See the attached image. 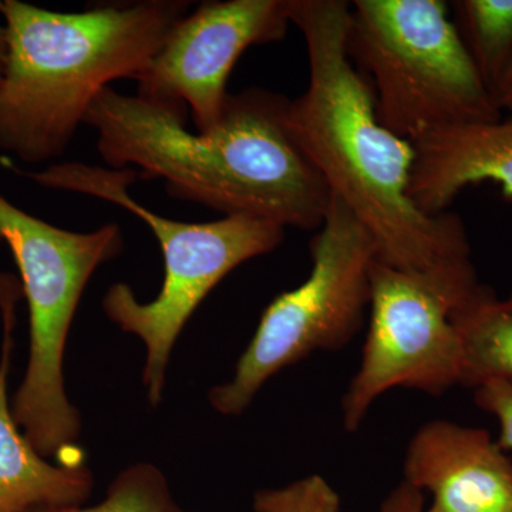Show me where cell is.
I'll list each match as a JSON object with an SVG mask.
<instances>
[{
    "label": "cell",
    "mask_w": 512,
    "mask_h": 512,
    "mask_svg": "<svg viewBox=\"0 0 512 512\" xmlns=\"http://www.w3.org/2000/svg\"><path fill=\"white\" fill-rule=\"evenodd\" d=\"M493 97L501 113L508 111L512 116V59L503 76L495 84Z\"/></svg>",
    "instance_id": "d6986e66"
},
{
    "label": "cell",
    "mask_w": 512,
    "mask_h": 512,
    "mask_svg": "<svg viewBox=\"0 0 512 512\" xmlns=\"http://www.w3.org/2000/svg\"><path fill=\"white\" fill-rule=\"evenodd\" d=\"M30 512H187L175 501L160 468L138 463L121 471L107 488L106 497L90 507L37 508Z\"/></svg>",
    "instance_id": "9a60e30c"
},
{
    "label": "cell",
    "mask_w": 512,
    "mask_h": 512,
    "mask_svg": "<svg viewBox=\"0 0 512 512\" xmlns=\"http://www.w3.org/2000/svg\"><path fill=\"white\" fill-rule=\"evenodd\" d=\"M450 9L481 79L493 93L512 59V0H456Z\"/></svg>",
    "instance_id": "5bb4252c"
},
{
    "label": "cell",
    "mask_w": 512,
    "mask_h": 512,
    "mask_svg": "<svg viewBox=\"0 0 512 512\" xmlns=\"http://www.w3.org/2000/svg\"><path fill=\"white\" fill-rule=\"evenodd\" d=\"M474 390L477 407L498 421L497 443L504 451H512V380H488Z\"/></svg>",
    "instance_id": "e0dca14e"
},
{
    "label": "cell",
    "mask_w": 512,
    "mask_h": 512,
    "mask_svg": "<svg viewBox=\"0 0 512 512\" xmlns=\"http://www.w3.org/2000/svg\"><path fill=\"white\" fill-rule=\"evenodd\" d=\"M404 483L433 495L424 512H512V461L480 427L423 424L407 447Z\"/></svg>",
    "instance_id": "30bf717a"
},
{
    "label": "cell",
    "mask_w": 512,
    "mask_h": 512,
    "mask_svg": "<svg viewBox=\"0 0 512 512\" xmlns=\"http://www.w3.org/2000/svg\"><path fill=\"white\" fill-rule=\"evenodd\" d=\"M9 170L49 190L77 192L119 205L150 227L164 256V282L154 301L140 302L127 284H114L101 308L123 332L146 346L143 384L151 407L163 402L165 375L178 336L208 293L244 262L274 251L284 242L285 228L272 222L232 215L210 222H183L147 210L128 194L140 180L134 168L114 170L100 165L50 164L45 170Z\"/></svg>",
    "instance_id": "277c9868"
},
{
    "label": "cell",
    "mask_w": 512,
    "mask_h": 512,
    "mask_svg": "<svg viewBox=\"0 0 512 512\" xmlns=\"http://www.w3.org/2000/svg\"><path fill=\"white\" fill-rule=\"evenodd\" d=\"M289 101L259 87L229 94L220 120L191 133L184 107L107 87L84 124L109 168L134 165L141 180H163L174 200L318 231L332 192L292 134Z\"/></svg>",
    "instance_id": "6da1fadb"
},
{
    "label": "cell",
    "mask_w": 512,
    "mask_h": 512,
    "mask_svg": "<svg viewBox=\"0 0 512 512\" xmlns=\"http://www.w3.org/2000/svg\"><path fill=\"white\" fill-rule=\"evenodd\" d=\"M480 285L471 256L417 272L376 259L362 362L342 400L345 430L359 429L372 404L394 387L441 396L463 384L453 316Z\"/></svg>",
    "instance_id": "ba28073f"
},
{
    "label": "cell",
    "mask_w": 512,
    "mask_h": 512,
    "mask_svg": "<svg viewBox=\"0 0 512 512\" xmlns=\"http://www.w3.org/2000/svg\"><path fill=\"white\" fill-rule=\"evenodd\" d=\"M309 248L311 274L269 303L234 377L211 390L212 409L222 416H241L276 373L318 350L345 348L362 329L375 242L335 195Z\"/></svg>",
    "instance_id": "52a82bcc"
},
{
    "label": "cell",
    "mask_w": 512,
    "mask_h": 512,
    "mask_svg": "<svg viewBox=\"0 0 512 512\" xmlns=\"http://www.w3.org/2000/svg\"><path fill=\"white\" fill-rule=\"evenodd\" d=\"M190 9L188 0H141L63 13L0 0V150L26 164L62 157L99 94L137 80Z\"/></svg>",
    "instance_id": "3957f363"
},
{
    "label": "cell",
    "mask_w": 512,
    "mask_h": 512,
    "mask_svg": "<svg viewBox=\"0 0 512 512\" xmlns=\"http://www.w3.org/2000/svg\"><path fill=\"white\" fill-rule=\"evenodd\" d=\"M291 0H211L175 23L136 80L137 94L191 111L197 131L210 130L227 104L239 57L279 42L291 26Z\"/></svg>",
    "instance_id": "9c48e42d"
},
{
    "label": "cell",
    "mask_w": 512,
    "mask_h": 512,
    "mask_svg": "<svg viewBox=\"0 0 512 512\" xmlns=\"http://www.w3.org/2000/svg\"><path fill=\"white\" fill-rule=\"evenodd\" d=\"M349 16L345 0H291L309 60L308 89L289 101L292 134L367 229L377 261L417 272L468 258L461 218L450 211L430 217L410 200L416 150L380 123L372 89L348 55Z\"/></svg>",
    "instance_id": "7a4b0ae2"
},
{
    "label": "cell",
    "mask_w": 512,
    "mask_h": 512,
    "mask_svg": "<svg viewBox=\"0 0 512 512\" xmlns=\"http://www.w3.org/2000/svg\"><path fill=\"white\" fill-rule=\"evenodd\" d=\"M424 498L421 491L403 483L394 488L384 500L380 512H424Z\"/></svg>",
    "instance_id": "ac0fdd59"
},
{
    "label": "cell",
    "mask_w": 512,
    "mask_h": 512,
    "mask_svg": "<svg viewBox=\"0 0 512 512\" xmlns=\"http://www.w3.org/2000/svg\"><path fill=\"white\" fill-rule=\"evenodd\" d=\"M255 512H340V498L325 478L313 474L282 488L261 490Z\"/></svg>",
    "instance_id": "2e32d148"
},
{
    "label": "cell",
    "mask_w": 512,
    "mask_h": 512,
    "mask_svg": "<svg viewBox=\"0 0 512 512\" xmlns=\"http://www.w3.org/2000/svg\"><path fill=\"white\" fill-rule=\"evenodd\" d=\"M346 47L380 123L403 140L503 117L443 0H355Z\"/></svg>",
    "instance_id": "5b68a950"
},
{
    "label": "cell",
    "mask_w": 512,
    "mask_h": 512,
    "mask_svg": "<svg viewBox=\"0 0 512 512\" xmlns=\"http://www.w3.org/2000/svg\"><path fill=\"white\" fill-rule=\"evenodd\" d=\"M10 282L0 281L3 343L0 355V512L77 507L93 491V474L79 463L52 464L20 431L9 406L15 302Z\"/></svg>",
    "instance_id": "7c38bea8"
},
{
    "label": "cell",
    "mask_w": 512,
    "mask_h": 512,
    "mask_svg": "<svg viewBox=\"0 0 512 512\" xmlns=\"http://www.w3.org/2000/svg\"><path fill=\"white\" fill-rule=\"evenodd\" d=\"M413 146L409 197L423 214H446L476 184L494 183L512 200V116L447 128Z\"/></svg>",
    "instance_id": "8fae6325"
},
{
    "label": "cell",
    "mask_w": 512,
    "mask_h": 512,
    "mask_svg": "<svg viewBox=\"0 0 512 512\" xmlns=\"http://www.w3.org/2000/svg\"><path fill=\"white\" fill-rule=\"evenodd\" d=\"M464 352L461 386L512 380V291L498 298L481 284L453 316Z\"/></svg>",
    "instance_id": "4fadbf2b"
},
{
    "label": "cell",
    "mask_w": 512,
    "mask_h": 512,
    "mask_svg": "<svg viewBox=\"0 0 512 512\" xmlns=\"http://www.w3.org/2000/svg\"><path fill=\"white\" fill-rule=\"evenodd\" d=\"M6 60V29L3 23L2 13H0V77H2L3 67Z\"/></svg>",
    "instance_id": "ffe728a7"
},
{
    "label": "cell",
    "mask_w": 512,
    "mask_h": 512,
    "mask_svg": "<svg viewBox=\"0 0 512 512\" xmlns=\"http://www.w3.org/2000/svg\"><path fill=\"white\" fill-rule=\"evenodd\" d=\"M0 239L18 265L29 306V363L13 400V417L43 457L60 456L82 431L80 413L64 389L70 326L94 272L123 252V232L117 224L67 231L0 194Z\"/></svg>",
    "instance_id": "8992f818"
}]
</instances>
